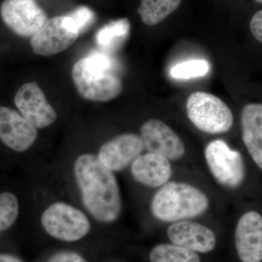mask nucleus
Wrapping results in <instances>:
<instances>
[{
  "mask_svg": "<svg viewBox=\"0 0 262 262\" xmlns=\"http://www.w3.org/2000/svg\"><path fill=\"white\" fill-rule=\"evenodd\" d=\"M74 172L88 211L102 223L115 222L121 213L122 198L113 172L93 154L79 156Z\"/></svg>",
  "mask_w": 262,
  "mask_h": 262,
  "instance_id": "1",
  "label": "nucleus"
},
{
  "mask_svg": "<svg viewBox=\"0 0 262 262\" xmlns=\"http://www.w3.org/2000/svg\"><path fill=\"white\" fill-rule=\"evenodd\" d=\"M117 69L116 60L111 54L93 51L74 64L72 80L77 92L84 99L107 102L118 97L123 89Z\"/></svg>",
  "mask_w": 262,
  "mask_h": 262,
  "instance_id": "2",
  "label": "nucleus"
},
{
  "mask_svg": "<svg viewBox=\"0 0 262 262\" xmlns=\"http://www.w3.org/2000/svg\"><path fill=\"white\" fill-rule=\"evenodd\" d=\"M209 206V199L201 189L187 183L168 182L155 193L150 210L157 220L174 223L201 216Z\"/></svg>",
  "mask_w": 262,
  "mask_h": 262,
  "instance_id": "3",
  "label": "nucleus"
},
{
  "mask_svg": "<svg viewBox=\"0 0 262 262\" xmlns=\"http://www.w3.org/2000/svg\"><path fill=\"white\" fill-rule=\"evenodd\" d=\"M187 113L193 125L206 134H225L233 125L230 108L220 98L208 93L191 94L187 98Z\"/></svg>",
  "mask_w": 262,
  "mask_h": 262,
  "instance_id": "4",
  "label": "nucleus"
},
{
  "mask_svg": "<svg viewBox=\"0 0 262 262\" xmlns=\"http://www.w3.org/2000/svg\"><path fill=\"white\" fill-rule=\"evenodd\" d=\"M43 228L51 237L64 242H76L91 230V223L83 212L65 203L51 205L41 217Z\"/></svg>",
  "mask_w": 262,
  "mask_h": 262,
  "instance_id": "5",
  "label": "nucleus"
},
{
  "mask_svg": "<svg viewBox=\"0 0 262 262\" xmlns=\"http://www.w3.org/2000/svg\"><path fill=\"white\" fill-rule=\"evenodd\" d=\"M204 154L210 173L221 186L235 189L242 185L246 178V165L238 151L218 139L206 146Z\"/></svg>",
  "mask_w": 262,
  "mask_h": 262,
  "instance_id": "6",
  "label": "nucleus"
},
{
  "mask_svg": "<svg viewBox=\"0 0 262 262\" xmlns=\"http://www.w3.org/2000/svg\"><path fill=\"white\" fill-rule=\"evenodd\" d=\"M0 14L5 25L17 35L32 37L48 20L34 0H4Z\"/></svg>",
  "mask_w": 262,
  "mask_h": 262,
  "instance_id": "7",
  "label": "nucleus"
},
{
  "mask_svg": "<svg viewBox=\"0 0 262 262\" xmlns=\"http://www.w3.org/2000/svg\"><path fill=\"white\" fill-rule=\"evenodd\" d=\"M141 138L148 152L177 161L185 155L186 147L181 138L165 122L151 119L141 127Z\"/></svg>",
  "mask_w": 262,
  "mask_h": 262,
  "instance_id": "8",
  "label": "nucleus"
},
{
  "mask_svg": "<svg viewBox=\"0 0 262 262\" xmlns=\"http://www.w3.org/2000/svg\"><path fill=\"white\" fill-rule=\"evenodd\" d=\"M14 101L20 114L36 128L50 126L58 117L36 82L22 85L15 94Z\"/></svg>",
  "mask_w": 262,
  "mask_h": 262,
  "instance_id": "9",
  "label": "nucleus"
},
{
  "mask_svg": "<svg viewBox=\"0 0 262 262\" xmlns=\"http://www.w3.org/2000/svg\"><path fill=\"white\" fill-rule=\"evenodd\" d=\"M79 36L66 27L62 16L53 17L48 19L33 36L31 47L38 56H53L68 49Z\"/></svg>",
  "mask_w": 262,
  "mask_h": 262,
  "instance_id": "10",
  "label": "nucleus"
},
{
  "mask_svg": "<svg viewBox=\"0 0 262 262\" xmlns=\"http://www.w3.org/2000/svg\"><path fill=\"white\" fill-rule=\"evenodd\" d=\"M38 136L37 128L13 108L0 106V140L18 152L27 151Z\"/></svg>",
  "mask_w": 262,
  "mask_h": 262,
  "instance_id": "11",
  "label": "nucleus"
},
{
  "mask_svg": "<svg viewBox=\"0 0 262 262\" xmlns=\"http://www.w3.org/2000/svg\"><path fill=\"white\" fill-rule=\"evenodd\" d=\"M144 149L140 136L124 134L104 143L100 148L98 158L112 171H121L141 155Z\"/></svg>",
  "mask_w": 262,
  "mask_h": 262,
  "instance_id": "12",
  "label": "nucleus"
},
{
  "mask_svg": "<svg viewBox=\"0 0 262 262\" xmlns=\"http://www.w3.org/2000/svg\"><path fill=\"white\" fill-rule=\"evenodd\" d=\"M235 246L242 262L262 261V215L258 212H246L235 229Z\"/></svg>",
  "mask_w": 262,
  "mask_h": 262,
  "instance_id": "13",
  "label": "nucleus"
},
{
  "mask_svg": "<svg viewBox=\"0 0 262 262\" xmlns=\"http://www.w3.org/2000/svg\"><path fill=\"white\" fill-rule=\"evenodd\" d=\"M167 234L173 244L196 253L211 252L216 245V237L211 229L189 220L174 222L169 226Z\"/></svg>",
  "mask_w": 262,
  "mask_h": 262,
  "instance_id": "14",
  "label": "nucleus"
},
{
  "mask_svg": "<svg viewBox=\"0 0 262 262\" xmlns=\"http://www.w3.org/2000/svg\"><path fill=\"white\" fill-rule=\"evenodd\" d=\"M132 177L146 187H162L169 182L173 173L170 160L162 155L147 152L141 155L131 163Z\"/></svg>",
  "mask_w": 262,
  "mask_h": 262,
  "instance_id": "15",
  "label": "nucleus"
},
{
  "mask_svg": "<svg viewBox=\"0 0 262 262\" xmlns=\"http://www.w3.org/2000/svg\"><path fill=\"white\" fill-rule=\"evenodd\" d=\"M243 141L250 156L262 170V104L248 103L241 112Z\"/></svg>",
  "mask_w": 262,
  "mask_h": 262,
  "instance_id": "16",
  "label": "nucleus"
},
{
  "mask_svg": "<svg viewBox=\"0 0 262 262\" xmlns=\"http://www.w3.org/2000/svg\"><path fill=\"white\" fill-rule=\"evenodd\" d=\"M130 29V23L127 18L110 22L96 33V44L101 51L112 55L126 41Z\"/></svg>",
  "mask_w": 262,
  "mask_h": 262,
  "instance_id": "17",
  "label": "nucleus"
},
{
  "mask_svg": "<svg viewBox=\"0 0 262 262\" xmlns=\"http://www.w3.org/2000/svg\"><path fill=\"white\" fill-rule=\"evenodd\" d=\"M182 0H141L138 13L143 23L155 26L178 9Z\"/></svg>",
  "mask_w": 262,
  "mask_h": 262,
  "instance_id": "18",
  "label": "nucleus"
},
{
  "mask_svg": "<svg viewBox=\"0 0 262 262\" xmlns=\"http://www.w3.org/2000/svg\"><path fill=\"white\" fill-rule=\"evenodd\" d=\"M151 262H201L198 253L175 244H160L151 249Z\"/></svg>",
  "mask_w": 262,
  "mask_h": 262,
  "instance_id": "19",
  "label": "nucleus"
},
{
  "mask_svg": "<svg viewBox=\"0 0 262 262\" xmlns=\"http://www.w3.org/2000/svg\"><path fill=\"white\" fill-rule=\"evenodd\" d=\"M63 24L72 32L80 34L94 24L96 15L91 8L80 6L65 15H62Z\"/></svg>",
  "mask_w": 262,
  "mask_h": 262,
  "instance_id": "20",
  "label": "nucleus"
},
{
  "mask_svg": "<svg viewBox=\"0 0 262 262\" xmlns=\"http://www.w3.org/2000/svg\"><path fill=\"white\" fill-rule=\"evenodd\" d=\"M19 203L14 194L4 192L0 194V234L10 228L18 219Z\"/></svg>",
  "mask_w": 262,
  "mask_h": 262,
  "instance_id": "21",
  "label": "nucleus"
},
{
  "mask_svg": "<svg viewBox=\"0 0 262 262\" xmlns=\"http://www.w3.org/2000/svg\"><path fill=\"white\" fill-rule=\"evenodd\" d=\"M209 70V63L206 60H190L173 66L170 75L176 79L195 78L207 75Z\"/></svg>",
  "mask_w": 262,
  "mask_h": 262,
  "instance_id": "22",
  "label": "nucleus"
},
{
  "mask_svg": "<svg viewBox=\"0 0 262 262\" xmlns=\"http://www.w3.org/2000/svg\"><path fill=\"white\" fill-rule=\"evenodd\" d=\"M47 262H88L78 253L63 251L55 253Z\"/></svg>",
  "mask_w": 262,
  "mask_h": 262,
  "instance_id": "23",
  "label": "nucleus"
},
{
  "mask_svg": "<svg viewBox=\"0 0 262 262\" xmlns=\"http://www.w3.org/2000/svg\"><path fill=\"white\" fill-rule=\"evenodd\" d=\"M250 29L253 37L262 43V10L255 13L251 18Z\"/></svg>",
  "mask_w": 262,
  "mask_h": 262,
  "instance_id": "24",
  "label": "nucleus"
},
{
  "mask_svg": "<svg viewBox=\"0 0 262 262\" xmlns=\"http://www.w3.org/2000/svg\"><path fill=\"white\" fill-rule=\"evenodd\" d=\"M0 262H24L20 258L9 253H0Z\"/></svg>",
  "mask_w": 262,
  "mask_h": 262,
  "instance_id": "25",
  "label": "nucleus"
},
{
  "mask_svg": "<svg viewBox=\"0 0 262 262\" xmlns=\"http://www.w3.org/2000/svg\"><path fill=\"white\" fill-rule=\"evenodd\" d=\"M258 3H260V4H262V0H256Z\"/></svg>",
  "mask_w": 262,
  "mask_h": 262,
  "instance_id": "26",
  "label": "nucleus"
}]
</instances>
